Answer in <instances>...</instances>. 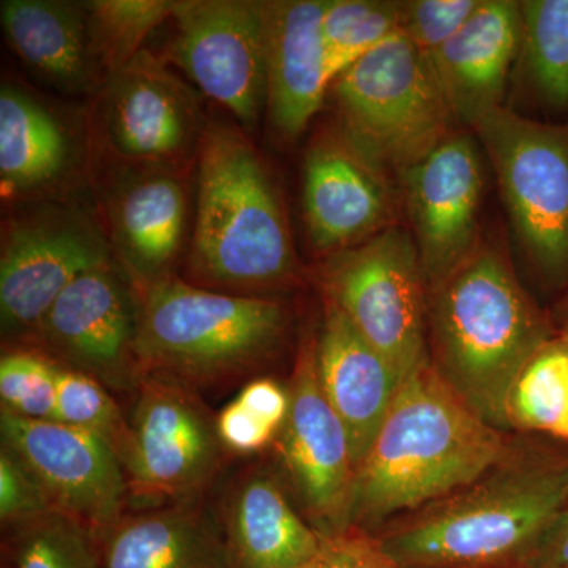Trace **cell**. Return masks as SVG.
Listing matches in <instances>:
<instances>
[{
    "label": "cell",
    "mask_w": 568,
    "mask_h": 568,
    "mask_svg": "<svg viewBox=\"0 0 568 568\" xmlns=\"http://www.w3.org/2000/svg\"><path fill=\"white\" fill-rule=\"evenodd\" d=\"M88 7L97 51L108 71L132 61L145 37L174 11L170 0H99Z\"/></svg>",
    "instance_id": "f546056e"
},
{
    "label": "cell",
    "mask_w": 568,
    "mask_h": 568,
    "mask_svg": "<svg viewBox=\"0 0 568 568\" xmlns=\"http://www.w3.org/2000/svg\"><path fill=\"white\" fill-rule=\"evenodd\" d=\"M297 568H403L364 529L325 536L315 558Z\"/></svg>",
    "instance_id": "e575fe53"
},
{
    "label": "cell",
    "mask_w": 568,
    "mask_h": 568,
    "mask_svg": "<svg viewBox=\"0 0 568 568\" xmlns=\"http://www.w3.org/2000/svg\"><path fill=\"white\" fill-rule=\"evenodd\" d=\"M2 447L39 481L52 510L102 536L123 518L129 478L103 437L58 420H32L2 409Z\"/></svg>",
    "instance_id": "7c38bea8"
},
{
    "label": "cell",
    "mask_w": 568,
    "mask_h": 568,
    "mask_svg": "<svg viewBox=\"0 0 568 568\" xmlns=\"http://www.w3.org/2000/svg\"><path fill=\"white\" fill-rule=\"evenodd\" d=\"M9 549L14 568H102L99 534L55 510L14 526Z\"/></svg>",
    "instance_id": "f1b7e54d"
},
{
    "label": "cell",
    "mask_w": 568,
    "mask_h": 568,
    "mask_svg": "<svg viewBox=\"0 0 568 568\" xmlns=\"http://www.w3.org/2000/svg\"><path fill=\"white\" fill-rule=\"evenodd\" d=\"M159 168L129 179L110 203L112 239L136 287L170 278L185 231V190Z\"/></svg>",
    "instance_id": "7402d4cb"
},
{
    "label": "cell",
    "mask_w": 568,
    "mask_h": 568,
    "mask_svg": "<svg viewBox=\"0 0 568 568\" xmlns=\"http://www.w3.org/2000/svg\"><path fill=\"white\" fill-rule=\"evenodd\" d=\"M568 503V463L510 458L381 541L403 568L530 562Z\"/></svg>",
    "instance_id": "277c9868"
},
{
    "label": "cell",
    "mask_w": 568,
    "mask_h": 568,
    "mask_svg": "<svg viewBox=\"0 0 568 568\" xmlns=\"http://www.w3.org/2000/svg\"><path fill=\"white\" fill-rule=\"evenodd\" d=\"M562 437H566V439H568V418H567L566 429H564V436Z\"/></svg>",
    "instance_id": "ab89813d"
},
{
    "label": "cell",
    "mask_w": 568,
    "mask_h": 568,
    "mask_svg": "<svg viewBox=\"0 0 568 568\" xmlns=\"http://www.w3.org/2000/svg\"><path fill=\"white\" fill-rule=\"evenodd\" d=\"M315 358L321 388L345 426L357 467L405 377L327 301L315 338Z\"/></svg>",
    "instance_id": "ffe728a7"
},
{
    "label": "cell",
    "mask_w": 568,
    "mask_h": 568,
    "mask_svg": "<svg viewBox=\"0 0 568 568\" xmlns=\"http://www.w3.org/2000/svg\"><path fill=\"white\" fill-rule=\"evenodd\" d=\"M519 89L537 110L568 119V0H523Z\"/></svg>",
    "instance_id": "484cf974"
},
{
    "label": "cell",
    "mask_w": 568,
    "mask_h": 568,
    "mask_svg": "<svg viewBox=\"0 0 568 568\" xmlns=\"http://www.w3.org/2000/svg\"><path fill=\"white\" fill-rule=\"evenodd\" d=\"M558 324L560 327V338H568V294L564 298L562 305L559 306Z\"/></svg>",
    "instance_id": "f35d334b"
},
{
    "label": "cell",
    "mask_w": 568,
    "mask_h": 568,
    "mask_svg": "<svg viewBox=\"0 0 568 568\" xmlns=\"http://www.w3.org/2000/svg\"><path fill=\"white\" fill-rule=\"evenodd\" d=\"M216 433L224 450L248 455L264 450L278 436V429L234 399L216 417Z\"/></svg>",
    "instance_id": "d590c367"
},
{
    "label": "cell",
    "mask_w": 568,
    "mask_h": 568,
    "mask_svg": "<svg viewBox=\"0 0 568 568\" xmlns=\"http://www.w3.org/2000/svg\"><path fill=\"white\" fill-rule=\"evenodd\" d=\"M331 95L336 129L398 181L458 129L432 58L403 36L343 71Z\"/></svg>",
    "instance_id": "8992f818"
},
{
    "label": "cell",
    "mask_w": 568,
    "mask_h": 568,
    "mask_svg": "<svg viewBox=\"0 0 568 568\" xmlns=\"http://www.w3.org/2000/svg\"><path fill=\"white\" fill-rule=\"evenodd\" d=\"M481 0H405L399 6V36L425 54H435L470 20Z\"/></svg>",
    "instance_id": "d6a6232c"
},
{
    "label": "cell",
    "mask_w": 568,
    "mask_h": 568,
    "mask_svg": "<svg viewBox=\"0 0 568 568\" xmlns=\"http://www.w3.org/2000/svg\"><path fill=\"white\" fill-rule=\"evenodd\" d=\"M3 32L29 69L59 91H89L103 65L88 6L50 0H3Z\"/></svg>",
    "instance_id": "603a6c76"
},
{
    "label": "cell",
    "mask_w": 568,
    "mask_h": 568,
    "mask_svg": "<svg viewBox=\"0 0 568 568\" xmlns=\"http://www.w3.org/2000/svg\"><path fill=\"white\" fill-rule=\"evenodd\" d=\"M100 122L115 155L153 168L181 159L205 133L193 93L145 50L108 71Z\"/></svg>",
    "instance_id": "e0dca14e"
},
{
    "label": "cell",
    "mask_w": 568,
    "mask_h": 568,
    "mask_svg": "<svg viewBox=\"0 0 568 568\" xmlns=\"http://www.w3.org/2000/svg\"><path fill=\"white\" fill-rule=\"evenodd\" d=\"M532 568H568V503L530 559Z\"/></svg>",
    "instance_id": "74e56055"
},
{
    "label": "cell",
    "mask_w": 568,
    "mask_h": 568,
    "mask_svg": "<svg viewBox=\"0 0 568 568\" xmlns=\"http://www.w3.org/2000/svg\"><path fill=\"white\" fill-rule=\"evenodd\" d=\"M100 549L102 568H231L222 523L192 500L123 515Z\"/></svg>",
    "instance_id": "cb8c5ba5"
},
{
    "label": "cell",
    "mask_w": 568,
    "mask_h": 568,
    "mask_svg": "<svg viewBox=\"0 0 568 568\" xmlns=\"http://www.w3.org/2000/svg\"><path fill=\"white\" fill-rule=\"evenodd\" d=\"M564 339H566V342H567V345H568V338H564Z\"/></svg>",
    "instance_id": "60d3db41"
},
{
    "label": "cell",
    "mask_w": 568,
    "mask_h": 568,
    "mask_svg": "<svg viewBox=\"0 0 568 568\" xmlns=\"http://www.w3.org/2000/svg\"><path fill=\"white\" fill-rule=\"evenodd\" d=\"M235 399L278 429V433L290 414V392L267 377L246 384Z\"/></svg>",
    "instance_id": "8d00e7d4"
},
{
    "label": "cell",
    "mask_w": 568,
    "mask_h": 568,
    "mask_svg": "<svg viewBox=\"0 0 568 568\" xmlns=\"http://www.w3.org/2000/svg\"><path fill=\"white\" fill-rule=\"evenodd\" d=\"M55 420L103 437L122 462L129 446V422L110 390L92 376L58 364Z\"/></svg>",
    "instance_id": "4dcf8cb0"
},
{
    "label": "cell",
    "mask_w": 568,
    "mask_h": 568,
    "mask_svg": "<svg viewBox=\"0 0 568 568\" xmlns=\"http://www.w3.org/2000/svg\"><path fill=\"white\" fill-rule=\"evenodd\" d=\"M136 394L122 459L130 489L174 504L196 499L222 466L216 418L175 377L145 375Z\"/></svg>",
    "instance_id": "9c48e42d"
},
{
    "label": "cell",
    "mask_w": 568,
    "mask_h": 568,
    "mask_svg": "<svg viewBox=\"0 0 568 568\" xmlns=\"http://www.w3.org/2000/svg\"><path fill=\"white\" fill-rule=\"evenodd\" d=\"M521 3L481 0L457 36L432 58L458 129L470 130L499 108L521 50Z\"/></svg>",
    "instance_id": "ac0fdd59"
},
{
    "label": "cell",
    "mask_w": 568,
    "mask_h": 568,
    "mask_svg": "<svg viewBox=\"0 0 568 568\" xmlns=\"http://www.w3.org/2000/svg\"><path fill=\"white\" fill-rule=\"evenodd\" d=\"M52 511L39 481L20 459L2 447L0 452V519L14 528Z\"/></svg>",
    "instance_id": "836d02e7"
},
{
    "label": "cell",
    "mask_w": 568,
    "mask_h": 568,
    "mask_svg": "<svg viewBox=\"0 0 568 568\" xmlns=\"http://www.w3.org/2000/svg\"><path fill=\"white\" fill-rule=\"evenodd\" d=\"M325 301L406 377L429 358L428 286L409 227L383 233L325 257Z\"/></svg>",
    "instance_id": "ba28073f"
},
{
    "label": "cell",
    "mask_w": 568,
    "mask_h": 568,
    "mask_svg": "<svg viewBox=\"0 0 568 568\" xmlns=\"http://www.w3.org/2000/svg\"><path fill=\"white\" fill-rule=\"evenodd\" d=\"M402 205L398 179L336 126L313 138L305 153L304 213L317 253L331 256L396 226Z\"/></svg>",
    "instance_id": "2e32d148"
},
{
    "label": "cell",
    "mask_w": 568,
    "mask_h": 568,
    "mask_svg": "<svg viewBox=\"0 0 568 568\" xmlns=\"http://www.w3.org/2000/svg\"><path fill=\"white\" fill-rule=\"evenodd\" d=\"M515 237L544 282L568 283V119L536 121L503 106L476 129Z\"/></svg>",
    "instance_id": "52a82bcc"
},
{
    "label": "cell",
    "mask_w": 568,
    "mask_h": 568,
    "mask_svg": "<svg viewBox=\"0 0 568 568\" xmlns=\"http://www.w3.org/2000/svg\"><path fill=\"white\" fill-rule=\"evenodd\" d=\"M136 302L142 373L190 387L252 372L287 324L283 305L272 298L220 293L171 276L138 287Z\"/></svg>",
    "instance_id": "5b68a950"
},
{
    "label": "cell",
    "mask_w": 568,
    "mask_h": 568,
    "mask_svg": "<svg viewBox=\"0 0 568 568\" xmlns=\"http://www.w3.org/2000/svg\"><path fill=\"white\" fill-rule=\"evenodd\" d=\"M403 207L420 254L428 291L477 252L485 162L470 130L457 129L399 178Z\"/></svg>",
    "instance_id": "8fae6325"
},
{
    "label": "cell",
    "mask_w": 568,
    "mask_h": 568,
    "mask_svg": "<svg viewBox=\"0 0 568 568\" xmlns=\"http://www.w3.org/2000/svg\"><path fill=\"white\" fill-rule=\"evenodd\" d=\"M508 417L511 428L564 436L568 418V345L566 339L549 342L519 375Z\"/></svg>",
    "instance_id": "4316f807"
},
{
    "label": "cell",
    "mask_w": 568,
    "mask_h": 568,
    "mask_svg": "<svg viewBox=\"0 0 568 568\" xmlns=\"http://www.w3.org/2000/svg\"><path fill=\"white\" fill-rule=\"evenodd\" d=\"M171 20L166 61L253 130L267 104L264 2L185 0L174 2Z\"/></svg>",
    "instance_id": "30bf717a"
},
{
    "label": "cell",
    "mask_w": 568,
    "mask_h": 568,
    "mask_svg": "<svg viewBox=\"0 0 568 568\" xmlns=\"http://www.w3.org/2000/svg\"><path fill=\"white\" fill-rule=\"evenodd\" d=\"M222 528L231 568H297L315 558L325 538L264 470L246 474L231 489Z\"/></svg>",
    "instance_id": "44dd1931"
},
{
    "label": "cell",
    "mask_w": 568,
    "mask_h": 568,
    "mask_svg": "<svg viewBox=\"0 0 568 568\" xmlns=\"http://www.w3.org/2000/svg\"><path fill=\"white\" fill-rule=\"evenodd\" d=\"M324 9L325 0L264 2L265 112L283 141L302 136L334 85L321 31Z\"/></svg>",
    "instance_id": "d6986e66"
},
{
    "label": "cell",
    "mask_w": 568,
    "mask_h": 568,
    "mask_svg": "<svg viewBox=\"0 0 568 568\" xmlns=\"http://www.w3.org/2000/svg\"><path fill=\"white\" fill-rule=\"evenodd\" d=\"M508 458L503 432L478 416L428 358L403 379L355 470L353 529L432 506Z\"/></svg>",
    "instance_id": "6da1fadb"
},
{
    "label": "cell",
    "mask_w": 568,
    "mask_h": 568,
    "mask_svg": "<svg viewBox=\"0 0 568 568\" xmlns=\"http://www.w3.org/2000/svg\"><path fill=\"white\" fill-rule=\"evenodd\" d=\"M428 334L437 373L500 432L511 428L508 403L519 375L555 339L504 246L485 237L458 271L428 291Z\"/></svg>",
    "instance_id": "7a4b0ae2"
},
{
    "label": "cell",
    "mask_w": 568,
    "mask_h": 568,
    "mask_svg": "<svg viewBox=\"0 0 568 568\" xmlns=\"http://www.w3.org/2000/svg\"><path fill=\"white\" fill-rule=\"evenodd\" d=\"M36 332L54 362L92 376L108 390L140 387L136 293L111 264L74 280Z\"/></svg>",
    "instance_id": "5bb4252c"
},
{
    "label": "cell",
    "mask_w": 568,
    "mask_h": 568,
    "mask_svg": "<svg viewBox=\"0 0 568 568\" xmlns=\"http://www.w3.org/2000/svg\"><path fill=\"white\" fill-rule=\"evenodd\" d=\"M290 414L276 454L313 526L324 536L353 529L355 463L349 437L317 379L315 339L302 347L290 387Z\"/></svg>",
    "instance_id": "4fadbf2b"
},
{
    "label": "cell",
    "mask_w": 568,
    "mask_h": 568,
    "mask_svg": "<svg viewBox=\"0 0 568 568\" xmlns=\"http://www.w3.org/2000/svg\"><path fill=\"white\" fill-rule=\"evenodd\" d=\"M2 409L32 420H55L58 362L44 355L11 353L0 362Z\"/></svg>",
    "instance_id": "1f68e13d"
},
{
    "label": "cell",
    "mask_w": 568,
    "mask_h": 568,
    "mask_svg": "<svg viewBox=\"0 0 568 568\" xmlns=\"http://www.w3.org/2000/svg\"><path fill=\"white\" fill-rule=\"evenodd\" d=\"M321 31L328 69L336 80L358 59L399 36L398 2L325 0Z\"/></svg>",
    "instance_id": "83f0119b"
},
{
    "label": "cell",
    "mask_w": 568,
    "mask_h": 568,
    "mask_svg": "<svg viewBox=\"0 0 568 568\" xmlns=\"http://www.w3.org/2000/svg\"><path fill=\"white\" fill-rule=\"evenodd\" d=\"M108 264L103 235L77 213L47 211L11 223L0 257L3 332L37 331L74 280Z\"/></svg>",
    "instance_id": "9a60e30c"
},
{
    "label": "cell",
    "mask_w": 568,
    "mask_h": 568,
    "mask_svg": "<svg viewBox=\"0 0 568 568\" xmlns=\"http://www.w3.org/2000/svg\"><path fill=\"white\" fill-rule=\"evenodd\" d=\"M190 276L196 286L254 295L297 280L290 223L260 153L233 126L205 129Z\"/></svg>",
    "instance_id": "3957f363"
},
{
    "label": "cell",
    "mask_w": 568,
    "mask_h": 568,
    "mask_svg": "<svg viewBox=\"0 0 568 568\" xmlns=\"http://www.w3.org/2000/svg\"><path fill=\"white\" fill-rule=\"evenodd\" d=\"M69 149L61 125L43 106L13 85L0 93V178L10 192L54 181Z\"/></svg>",
    "instance_id": "d4e9b609"
}]
</instances>
